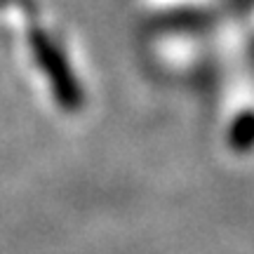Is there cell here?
<instances>
[{
    "instance_id": "1",
    "label": "cell",
    "mask_w": 254,
    "mask_h": 254,
    "mask_svg": "<svg viewBox=\"0 0 254 254\" xmlns=\"http://www.w3.org/2000/svg\"><path fill=\"white\" fill-rule=\"evenodd\" d=\"M33 52L36 59L40 64V68L45 71V75L52 82V90H55L57 99L62 101L64 109H78L80 104V90L75 85V78L68 71V64L64 62L62 52L57 50V45H52V40H47L43 36L33 38Z\"/></svg>"
},
{
    "instance_id": "2",
    "label": "cell",
    "mask_w": 254,
    "mask_h": 254,
    "mask_svg": "<svg viewBox=\"0 0 254 254\" xmlns=\"http://www.w3.org/2000/svg\"><path fill=\"white\" fill-rule=\"evenodd\" d=\"M228 144L236 151H247L254 146V113H245L233 123L231 134H228Z\"/></svg>"
}]
</instances>
